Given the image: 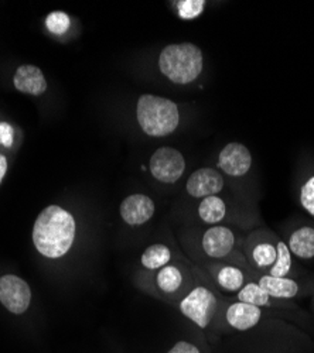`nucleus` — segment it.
Segmentation results:
<instances>
[{"instance_id":"nucleus-19","label":"nucleus","mask_w":314,"mask_h":353,"mask_svg":"<svg viewBox=\"0 0 314 353\" xmlns=\"http://www.w3.org/2000/svg\"><path fill=\"white\" fill-rule=\"evenodd\" d=\"M276 260L275 264L271 268L269 276L272 277H284L288 276L292 268V257H291V250L288 245L284 242H279L276 246Z\"/></svg>"},{"instance_id":"nucleus-27","label":"nucleus","mask_w":314,"mask_h":353,"mask_svg":"<svg viewBox=\"0 0 314 353\" xmlns=\"http://www.w3.org/2000/svg\"><path fill=\"white\" fill-rule=\"evenodd\" d=\"M6 171H8V159L3 154H0V183H2V180L5 179Z\"/></svg>"},{"instance_id":"nucleus-22","label":"nucleus","mask_w":314,"mask_h":353,"mask_svg":"<svg viewBox=\"0 0 314 353\" xmlns=\"http://www.w3.org/2000/svg\"><path fill=\"white\" fill-rule=\"evenodd\" d=\"M204 0H180L177 2L179 16L183 20H193L197 19L206 9Z\"/></svg>"},{"instance_id":"nucleus-5","label":"nucleus","mask_w":314,"mask_h":353,"mask_svg":"<svg viewBox=\"0 0 314 353\" xmlns=\"http://www.w3.org/2000/svg\"><path fill=\"white\" fill-rule=\"evenodd\" d=\"M149 168L157 181L175 184L181 179L186 170V160L173 147H160L150 157Z\"/></svg>"},{"instance_id":"nucleus-20","label":"nucleus","mask_w":314,"mask_h":353,"mask_svg":"<svg viewBox=\"0 0 314 353\" xmlns=\"http://www.w3.org/2000/svg\"><path fill=\"white\" fill-rule=\"evenodd\" d=\"M217 281L226 291H239L244 287V273L237 268L226 266L219 270Z\"/></svg>"},{"instance_id":"nucleus-24","label":"nucleus","mask_w":314,"mask_h":353,"mask_svg":"<svg viewBox=\"0 0 314 353\" xmlns=\"http://www.w3.org/2000/svg\"><path fill=\"white\" fill-rule=\"evenodd\" d=\"M300 202L302 207L314 216V176L302 187L300 190Z\"/></svg>"},{"instance_id":"nucleus-11","label":"nucleus","mask_w":314,"mask_h":353,"mask_svg":"<svg viewBox=\"0 0 314 353\" xmlns=\"http://www.w3.org/2000/svg\"><path fill=\"white\" fill-rule=\"evenodd\" d=\"M14 88L19 92L33 97L43 95L47 91V81L43 71L36 65H21L13 78Z\"/></svg>"},{"instance_id":"nucleus-3","label":"nucleus","mask_w":314,"mask_h":353,"mask_svg":"<svg viewBox=\"0 0 314 353\" xmlns=\"http://www.w3.org/2000/svg\"><path fill=\"white\" fill-rule=\"evenodd\" d=\"M139 126L148 136L163 137L173 133L180 123L177 105L156 95H141L136 106Z\"/></svg>"},{"instance_id":"nucleus-18","label":"nucleus","mask_w":314,"mask_h":353,"mask_svg":"<svg viewBox=\"0 0 314 353\" xmlns=\"http://www.w3.org/2000/svg\"><path fill=\"white\" fill-rule=\"evenodd\" d=\"M183 283L181 272L175 266H164L157 274V285L161 291L170 294L180 288Z\"/></svg>"},{"instance_id":"nucleus-1","label":"nucleus","mask_w":314,"mask_h":353,"mask_svg":"<svg viewBox=\"0 0 314 353\" xmlns=\"http://www.w3.org/2000/svg\"><path fill=\"white\" fill-rule=\"evenodd\" d=\"M75 239V219L59 205L44 208L33 228V242L39 253L48 259L67 254Z\"/></svg>"},{"instance_id":"nucleus-17","label":"nucleus","mask_w":314,"mask_h":353,"mask_svg":"<svg viewBox=\"0 0 314 353\" xmlns=\"http://www.w3.org/2000/svg\"><path fill=\"white\" fill-rule=\"evenodd\" d=\"M238 301L241 303H246L255 307H265L269 305L271 297L268 296V292L259 285L255 283H249L246 285H244L239 291H238Z\"/></svg>"},{"instance_id":"nucleus-15","label":"nucleus","mask_w":314,"mask_h":353,"mask_svg":"<svg viewBox=\"0 0 314 353\" xmlns=\"http://www.w3.org/2000/svg\"><path fill=\"white\" fill-rule=\"evenodd\" d=\"M198 215L203 219V222L208 225H215L225 218L226 205L219 196H207L199 203Z\"/></svg>"},{"instance_id":"nucleus-23","label":"nucleus","mask_w":314,"mask_h":353,"mask_svg":"<svg viewBox=\"0 0 314 353\" xmlns=\"http://www.w3.org/2000/svg\"><path fill=\"white\" fill-rule=\"evenodd\" d=\"M46 26L52 34H64L70 27V16L64 12H52L47 16Z\"/></svg>"},{"instance_id":"nucleus-8","label":"nucleus","mask_w":314,"mask_h":353,"mask_svg":"<svg viewBox=\"0 0 314 353\" xmlns=\"http://www.w3.org/2000/svg\"><path fill=\"white\" fill-rule=\"evenodd\" d=\"M186 187L191 196L204 199L222 191L224 179L214 168H199L188 176Z\"/></svg>"},{"instance_id":"nucleus-21","label":"nucleus","mask_w":314,"mask_h":353,"mask_svg":"<svg viewBox=\"0 0 314 353\" xmlns=\"http://www.w3.org/2000/svg\"><path fill=\"white\" fill-rule=\"evenodd\" d=\"M276 248H273L271 243H261L256 246L252 252V259L255 264L261 269L271 268L275 264L276 260Z\"/></svg>"},{"instance_id":"nucleus-25","label":"nucleus","mask_w":314,"mask_h":353,"mask_svg":"<svg viewBox=\"0 0 314 353\" xmlns=\"http://www.w3.org/2000/svg\"><path fill=\"white\" fill-rule=\"evenodd\" d=\"M13 136L14 129L12 128V125H9L8 122H0V144L10 149L13 145Z\"/></svg>"},{"instance_id":"nucleus-16","label":"nucleus","mask_w":314,"mask_h":353,"mask_svg":"<svg viewBox=\"0 0 314 353\" xmlns=\"http://www.w3.org/2000/svg\"><path fill=\"white\" fill-rule=\"evenodd\" d=\"M170 259H171L170 249L161 243H157V245H152L144 252V254H141V264H144V268L149 270H157L167 266Z\"/></svg>"},{"instance_id":"nucleus-12","label":"nucleus","mask_w":314,"mask_h":353,"mask_svg":"<svg viewBox=\"0 0 314 353\" xmlns=\"http://www.w3.org/2000/svg\"><path fill=\"white\" fill-rule=\"evenodd\" d=\"M262 316L259 307H255L246 303H235L226 311V321L230 325L238 331H248L258 325Z\"/></svg>"},{"instance_id":"nucleus-6","label":"nucleus","mask_w":314,"mask_h":353,"mask_svg":"<svg viewBox=\"0 0 314 353\" xmlns=\"http://www.w3.org/2000/svg\"><path fill=\"white\" fill-rule=\"evenodd\" d=\"M0 303L12 314L21 315L30 307L32 290L23 279L6 274L0 277Z\"/></svg>"},{"instance_id":"nucleus-2","label":"nucleus","mask_w":314,"mask_h":353,"mask_svg":"<svg viewBox=\"0 0 314 353\" xmlns=\"http://www.w3.org/2000/svg\"><path fill=\"white\" fill-rule=\"evenodd\" d=\"M203 51L191 43L170 44L160 52L159 68L171 82L187 85L203 72Z\"/></svg>"},{"instance_id":"nucleus-10","label":"nucleus","mask_w":314,"mask_h":353,"mask_svg":"<svg viewBox=\"0 0 314 353\" xmlns=\"http://www.w3.org/2000/svg\"><path fill=\"white\" fill-rule=\"evenodd\" d=\"M235 245V236L230 228L213 226L203 238L204 252L214 259H222L233 250Z\"/></svg>"},{"instance_id":"nucleus-9","label":"nucleus","mask_w":314,"mask_h":353,"mask_svg":"<svg viewBox=\"0 0 314 353\" xmlns=\"http://www.w3.org/2000/svg\"><path fill=\"white\" fill-rule=\"evenodd\" d=\"M119 211L128 225L139 226L150 221L155 215V202L144 194H133L122 201Z\"/></svg>"},{"instance_id":"nucleus-7","label":"nucleus","mask_w":314,"mask_h":353,"mask_svg":"<svg viewBox=\"0 0 314 353\" xmlns=\"http://www.w3.org/2000/svg\"><path fill=\"white\" fill-rule=\"evenodd\" d=\"M218 167L222 172L231 176H242L252 167L251 152L241 143L226 144L219 153Z\"/></svg>"},{"instance_id":"nucleus-14","label":"nucleus","mask_w":314,"mask_h":353,"mask_svg":"<svg viewBox=\"0 0 314 353\" xmlns=\"http://www.w3.org/2000/svg\"><path fill=\"white\" fill-rule=\"evenodd\" d=\"M288 248L291 253L300 259L314 257V229L304 226L293 232Z\"/></svg>"},{"instance_id":"nucleus-13","label":"nucleus","mask_w":314,"mask_h":353,"mask_svg":"<svg viewBox=\"0 0 314 353\" xmlns=\"http://www.w3.org/2000/svg\"><path fill=\"white\" fill-rule=\"evenodd\" d=\"M259 285L273 299H293L299 291L296 281L286 277H272L269 274L259 280Z\"/></svg>"},{"instance_id":"nucleus-26","label":"nucleus","mask_w":314,"mask_h":353,"mask_svg":"<svg viewBox=\"0 0 314 353\" xmlns=\"http://www.w3.org/2000/svg\"><path fill=\"white\" fill-rule=\"evenodd\" d=\"M167 353H202V352H199V349L195 345H193L190 342H186V341H180L173 347H171Z\"/></svg>"},{"instance_id":"nucleus-4","label":"nucleus","mask_w":314,"mask_h":353,"mask_svg":"<svg viewBox=\"0 0 314 353\" xmlns=\"http://www.w3.org/2000/svg\"><path fill=\"white\" fill-rule=\"evenodd\" d=\"M217 310V299L206 287H195L180 303V311L197 327L207 328Z\"/></svg>"}]
</instances>
